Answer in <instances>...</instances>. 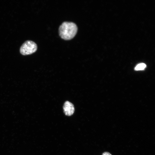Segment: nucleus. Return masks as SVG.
<instances>
[{
  "label": "nucleus",
  "instance_id": "5",
  "mask_svg": "<svg viewBox=\"0 0 155 155\" xmlns=\"http://www.w3.org/2000/svg\"><path fill=\"white\" fill-rule=\"evenodd\" d=\"M102 155H112L110 153L108 152H104Z\"/></svg>",
  "mask_w": 155,
  "mask_h": 155
},
{
  "label": "nucleus",
  "instance_id": "1",
  "mask_svg": "<svg viewBox=\"0 0 155 155\" xmlns=\"http://www.w3.org/2000/svg\"><path fill=\"white\" fill-rule=\"evenodd\" d=\"M77 31V25L72 22H63L59 29L60 36L62 38L66 40L73 38L76 34Z\"/></svg>",
  "mask_w": 155,
  "mask_h": 155
},
{
  "label": "nucleus",
  "instance_id": "3",
  "mask_svg": "<svg viewBox=\"0 0 155 155\" xmlns=\"http://www.w3.org/2000/svg\"><path fill=\"white\" fill-rule=\"evenodd\" d=\"M63 111L65 114L68 116L71 115L74 111L73 104L68 101H66L63 106Z\"/></svg>",
  "mask_w": 155,
  "mask_h": 155
},
{
  "label": "nucleus",
  "instance_id": "2",
  "mask_svg": "<svg viewBox=\"0 0 155 155\" xmlns=\"http://www.w3.org/2000/svg\"><path fill=\"white\" fill-rule=\"evenodd\" d=\"M37 49V45L34 42L28 40L25 42L21 46L20 52L23 55H27L34 53Z\"/></svg>",
  "mask_w": 155,
  "mask_h": 155
},
{
  "label": "nucleus",
  "instance_id": "4",
  "mask_svg": "<svg viewBox=\"0 0 155 155\" xmlns=\"http://www.w3.org/2000/svg\"><path fill=\"white\" fill-rule=\"evenodd\" d=\"M146 67V65L144 63H141L138 64L135 67V70H144Z\"/></svg>",
  "mask_w": 155,
  "mask_h": 155
}]
</instances>
